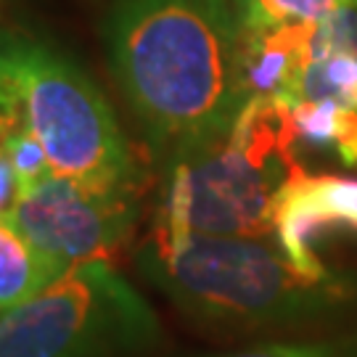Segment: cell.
I'll return each instance as SVG.
<instances>
[{"mask_svg":"<svg viewBox=\"0 0 357 357\" xmlns=\"http://www.w3.org/2000/svg\"><path fill=\"white\" fill-rule=\"evenodd\" d=\"M339 3H342V6H347V3H357V0H339Z\"/></svg>","mask_w":357,"mask_h":357,"instance_id":"obj_18","label":"cell"},{"mask_svg":"<svg viewBox=\"0 0 357 357\" xmlns=\"http://www.w3.org/2000/svg\"><path fill=\"white\" fill-rule=\"evenodd\" d=\"M339 156L344 159L347 165H355V167H357V141H355V143H349L347 149H342V151H339Z\"/></svg>","mask_w":357,"mask_h":357,"instance_id":"obj_16","label":"cell"},{"mask_svg":"<svg viewBox=\"0 0 357 357\" xmlns=\"http://www.w3.org/2000/svg\"><path fill=\"white\" fill-rule=\"evenodd\" d=\"M281 98H252L217 138L165 159L153 228L167 236L275 238L283 191L305 175Z\"/></svg>","mask_w":357,"mask_h":357,"instance_id":"obj_3","label":"cell"},{"mask_svg":"<svg viewBox=\"0 0 357 357\" xmlns=\"http://www.w3.org/2000/svg\"><path fill=\"white\" fill-rule=\"evenodd\" d=\"M106 61L162 162L233 125L241 90V26L233 0H112Z\"/></svg>","mask_w":357,"mask_h":357,"instance_id":"obj_1","label":"cell"},{"mask_svg":"<svg viewBox=\"0 0 357 357\" xmlns=\"http://www.w3.org/2000/svg\"><path fill=\"white\" fill-rule=\"evenodd\" d=\"M6 3H8V0H0V8H3V6H6Z\"/></svg>","mask_w":357,"mask_h":357,"instance_id":"obj_19","label":"cell"},{"mask_svg":"<svg viewBox=\"0 0 357 357\" xmlns=\"http://www.w3.org/2000/svg\"><path fill=\"white\" fill-rule=\"evenodd\" d=\"M53 275L11 220H0V312L24 305Z\"/></svg>","mask_w":357,"mask_h":357,"instance_id":"obj_10","label":"cell"},{"mask_svg":"<svg viewBox=\"0 0 357 357\" xmlns=\"http://www.w3.org/2000/svg\"><path fill=\"white\" fill-rule=\"evenodd\" d=\"M217 357H357V352L333 344H262Z\"/></svg>","mask_w":357,"mask_h":357,"instance_id":"obj_14","label":"cell"},{"mask_svg":"<svg viewBox=\"0 0 357 357\" xmlns=\"http://www.w3.org/2000/svg\"><path fill=\"white\" fill-rule=\"evenodd\" d=\"M19 199H22V183L16 178L11 162L0 156V220H11Z\"/></svg>","mask_w":357,"mask_h":357,"instance_id":"obj_15","label":"cell"},{"mask_svg":"<svg viewBox=\"0 0 357 357\" xmlns=\"http://www.w3.org/2000/svg\"><path fill=\"white\" fill-rule=\"evenodd\" d=\"M357 233V180L302 175L283 191L275 212V241L307 273H326L318 243Z\"/></svg>","mask_w":357,"mask_h":357,"instance_id":"obj_7","label":"cell"},{"mask_svg":"<svg viewBox=\"0 0 357 357\" xmlns=\"http://www.w3.org/2000/svg\"><path fill=\"white\" fill-rule=\"evenodd\" d=\"M6 138H8V132H6V130H0V156H3V146H6Z\"/></svg>","mask_w":357,"mask_h":357,"instance_id":"obj_17","label":"cell"},{"mask_svg":"<svg viewBox=\"0 0 357 357\" xmlns=\"http://www.w3.org/2000/svg\"><path fill=\"white\" fill-rule=\"evenodd\" d=\"M339 6V0H233L241 32L315 22Z\"/></svg>","mask_w":357,"mask_h":357,"instance_id":"obj_12","label":"cell"},{"mask_svg":"<svg viewBox=\"0 0 357 357\" xmlns=\"http://www.w3.org/2000/svg\"><path fill=\"white\" fill-rule=\"evenodd\" d=\"M312 22L241 32L243 98H281L310 56Z\"/></svg>","mask_w":357,"mask_h":357,"instance_id":"obj_8","label":"cell"},{"mask_svg":"<svg viewBox=\"0 0 357 357\" xmlns=\"http://www.w3.org/2000/svg\"><path fill=\"white\" fill-rule=\"evenodd\" d=\"M289 103L331 101L357 112V53L352 51H312L283 96Z\"/></svg>","mask_w":357,"mask_h":357,"instance_id":"obj_9","label":"cell"},{"mask_svg":"<svg viewBox=\"0 0 357 357\" xmlns=\"http://www.w3.org/2000/svg\"><path fill=\"white\" fill-rule=\"evenodd\" d=\"M291 119L299 143H310L318 149L342 151L357 141V112L331 101L291 103Z\"/></svg>","mask_w":357,"mask_h":357,"instance_id":"obj_11","label":"cell"},{"mask_svg":"<svg viewBox=\"0 0 357 357\" xmlns=\"http://www.w3.org/2000/svg\"><path fill=\"white\" fill-rule=\"evenodd\" d=\"M138 268L204 328L246 333L333 318L357 302L352 275L307 273L275 238L167 236L151 230L138 246Z\"/></svg>","mask_w":357,"mask_h":357,"instance_id":"obj_2","label":"cell"},{"mask_svg":"<svg viewBox=\"0 0 357 357\" xmlns=\"http://www.w3.org/2000/svg\"><path fill=\"white\" fill-rule=\"evenodd\" d=\"M3 156L11 162L13 172H16V178L22 183V191L38 185V183H43L45 178L53 175L48 153L43 149V143L38 141V135L29 130V125L16 128L11 135L6 138Z\"/></svg>","mask_w":357,"mask_h":357,"instance_id":"obj_13","label":"cell"},{"mask_svg":"<svg viewBox=\"0 0 357 357\" xmlns=\"http://www.w3.org/2000/svg\"><path fill=\"white\" fill-rule=\"evenodd\" d=\"M156 339L153 310L109 262L79 265L0 312V357H141Z\"/></svg>","mask_w":357,"mask_h":357,"instance_id":"obj_4","label":"cell"},{"mask_svg":"<svg viewBox=\"0 0 357 357\" xmlns=\"http://www.w3.org/2000/svg\"><path fill=\"white\" fill-rule=\"evenodd\" d=\"M138 185L51 178L22 191L11 222L53 278L88 262H112L138 220Z\"/></svg>","mask_w":357,"mask_h":357,"instance_id":"obj_6","label":"cell"},{"mask_svg":"<svg viewBox=\"0 0 357 357\" xmlns=\"http://www.w3.org/2000/svg\"><path fill=\"white\" fill-rule=\"evenodd\" d=\"M24 122L48 153L53 172L119 185L141 183L112 103L72 56L11 29Z\"/></svg>","mask_w":357,"mask_h":357,"instance_id":"obj_5","label":"cell"}]
</instances>
